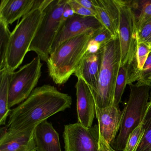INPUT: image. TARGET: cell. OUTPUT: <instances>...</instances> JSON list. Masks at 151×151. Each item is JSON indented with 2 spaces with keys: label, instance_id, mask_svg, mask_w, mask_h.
<instances>
[{
  "label": "cell",
  "instance_id": "obj_1",
  "mask_svg": "<svg viewBox=\"0 0 151 151\" xmlns=\"http://www.w3.org/2000/svg\"><path fill=\"white\" fill-rule=\"evenodd\" d=\"M71 97L51 85L35 88L23 102L11 109L6 129L14 131L35 128L43 121L69 108Z\"/></svg>",
  "mask_w": 151,
  "mask_h": 151
},
{
  "label": "cell",
  "instance_id": "obj_2",
  "mask_svg": "<svg viewBox=\"0 0 151 151\" xmlns=\"http://www.w3.org/2000/svg\"><path fill=\"white\" fill-rule=\"evenodd\" d=\"M93 34H83L68 40L50 54L46 63L48 74L55 83L63 84L74 74Z\"/></svg>",
  "mask_w": 151,
  "mask_h": 151
},
{
  "label": "cell",
  "instance_id": "obj_3",
  "mask_svg": "<svg viewBox=\"0 0 151 151\" xmlns=\"http://www.w3.org/2000/svg\"><path fill=\"white\" fill-rule=\"evenodd\" d=\"M101 65L97 87L92 91L95 104L100 109L114 102L116 83L120 68L121 49L118 37L101 47Z\"/></svg>",
  "mask_w": 151,
  "mask_h": 151
},
{
  "label": "cell",
  "instance_id": "obj_4",
  "mask_svg": "<svg viewBox=\"0 0 151 151\" xmlns=\"http://www.w3.org/2000/svg\"><path fill=\"white\" fill-rule=\"evenodd\" d=\"M130 88L129 99L122 111V124L112 147L116 151H123L132 131L144 120L149 106L151 86L137 81L128 85Z\"/></svg>",
  "mask_w": 151,
  "mask_h": 151
},
{
  "label": "cell",
  "instance_id": "obj_5",
  "mask_svg": "<svg viewBox=\"0 0 151 151\" xmlns=\"http://www.w3.org/2000/svg\"><path fill=\"white\" fill-rule=\"evenodd\" d=\"M44 13L36 8L23 17L11 33L5 68L14 72L23 61L42 21Z\"/></svg>",
  "mask_w": 151,
  "mask_h": 151
},
{
  "label": "cell",
  "instance_id": "obj_6",
  "mask_svg": "<svg viewBox=\"0 0 151 151\" xmlns=\"http://www.w3.org/2000/svg\"><path fill=\"white\" fill-rule=\"evenodd\" d=\"M68 0H51L43 10L44 16L29 52L37 53L41 60L47 62L53 44L64 22L63 13Z\"/></svg>",
  "mask_w": 151,
  "mask_h": 151
},
{
  "label": "cell",
  "instance_id": "obj_7",
  "mask_svg": "<svg viewBox=\"0 0 151 151\" xmlns=\"http://www.w3.org/2000/svg\"><path fill=\"white\" fill-rule=\"evenodd\" d=\"M42 63L39 56L12 73L9 83V108L23 102L36 88L41 75Z\"/></svg>",
  "mask_w": 151,
  "mask_h": 151
},
{
  "label": "cell",
  "instance_id": "obj_8",
  "mask_svg": "<svg viewBox=\"0 0 151 151\" xmlns=\"http://www.w3.org/2000/svg\"><path fill=\"white\" fill-rule=\"evenodd\" d=\"M119 10L118 38L121 49L120 68L131 67L135 60L137 28L136 17L129 1L116 0Z\"/></svg>",
  "mask_w": 151,
  "mask_h": 151
},
{
  "label": "cell",
  "instance_id": "obj_9",
  "mask_svg": "<svg viewBox=\"0 0 151 151\" xmlns=\"http://www.w3.org/2000/svg\"><path fill=\"white\" fill-rule=\"evenodd\" d=\"M65 151H103L99 143L98 125L86 128L77 122L64 126Z\"/></svg>",
  "mask_w": 151,
  "mask_h": 151
},
{
  "label": "cell",
  "instance_id": "obj_10",
  "mask_svg": "<svg viewBox=\"0 0 151 151\" xmlns=\"http://www.w3.org/2000/svg\"><path fill=\"white\" fill-rule=\"evenodd\" d=\"M95 116L98 121L99 143L103 151H108L119 132L122 120V111L114 102L107 107L100 109L95 104Z\"/></svg>",
  "mask_w": 151,
  "mask_h": 151
},
{
  "label": "cell",
  "instance_id": "obj_11",
  "mask_svg": "<svg viewBox=\"0 0 151 151\" xmlns=\"http://www.w3.org/2000/svg\"><path fill=\"white\" fill-rule=\"evenodd\" d=\"M103 27L96 17L75 14L64 21L62 24L53 44L50 54L64 41L83 34H93Z\"/></svg>",
  "mask_w": 151,
  "mask_h": 151
},
{
  "label": "cell",
  "instance_id": "obj_12",
  "mask_svg": "<svg viewBox=\"0 0 151 151\" xmlns=\"http://www.w3.org/2000/svg\"><path fill=\"white\" fill-rule=\"evenodd\" d=\"M75 87L78 122L85 128H91L95 116V101L92 91L80 78H78Z\"/></svg>",
  "mask_w": 151,
  "mask_h": 151
},
{
  "label": "cell",
  "instance_id": "obj_13",
  "mask_svg": "<svg viewBox=\"0 0 151 151\" xmlns=\"http://www.w3.org/2000/svg\"><path fill=\"white\" fill-rule=\"evenodd\" d=\"M35 128L19 131L3 128L0 138V151H32L35 149Z\"/></svg>",
  "mask_w": 151,
  "mask_h": 151
},
{
  "label": "cell",
  "instance_id": "obj_14",
  "mask_svg": "<svg viewBox=\"0 0 151 151\" xmlns=\"http://www.w3.org/2000/svg\"><path fill=\"white\" fill-rule=\"evenodd\" d=\"M41 0H1L0 20L7 25L25 16L31 11L40 6Z\"/></svg>",
  "mask_w": 151,
  "mask_h": 151
},
{
  "label": "cell",
  "instance_id": "obj_15",
  "mask_svg": "<svg viewBox=\"0 0 151 151\" xmlns=\"http://www.w3.org/2000/svg\"><path fill=\"white\" fill-rule=\"evenodd\" d=\"M96 18L114 38L118 37L119 10L116 0H93Z\"/></svg>",
  "mask_w": 151,
  "mask_h": 151
},
{
  "label": "cell",
  "instance_id": "obj_16",
  "mask_svg": "<svg viewBox=\"0 0 151 151\" xmlns=\"http://www.w3.org/2000/svg\"><path fill=\"white\" fill-rule=\"evenodd\" d=\"M34 141L36 151H62L59 133L47 120L35 127Z\"/></svg>",
  "mask_w": 151,
  "mask_h": 151
},
{
  "label": "cell",
  "instance_id": "obj_17",
  "mask_svg": "<svg viewBox=\"0 0 151 151\" xmlns=\"http://www.w3.org/2000/svg\"><path fill=\"white\" fill-rule=\"evenodd\" d=\"M101 65L100 52L94 54L86 53L74 75L83 79L92 91L96 89L99 81Z\"/></svg>",
  "mask_w": 151,
  "mask_h": 151
},
{
  "label": "cell",
  "instance_id": "obj_18",
  "mask_svg": "<svg viewBox=\"0 0 151 151\" xmlns=\"http://www.w3.org/2000/svg\"><path fill=\"white\" fill-rule=\"evenodd\" d=\"M6 68L0 70V125L6 124L11 109L9 108V83L12 73Z\"/></svg>",
  "mask_w": 151,
  "mask_h": 151
},
{
  "label": "cell",
  "instance_id": "obj_19",
  "mask_svg": "<svg viewBox=\"0 0 151 151\" xmlns=\"http://www.w3.org/2000/svg\"><path fill=\"white\" fill-rule=\"evenodd\" d=\"M129 2L135 14L138 31L147 22L151 19V0Z\"/></svg>",
  "mask_w": 151,
  "mask_h": 151
},
{
  "label": "cell",
  "instance_id": "obj_20",
  "mask_svg": "<svg viewBox=\"0 0 151 151\" xmlns=\"http://www.w3.org/2000/svg\"><path fill=\"white\" fill-rule=\"evenodd\" d=\"M138 32V31H137ZM136 49L135 54V64L133 65V68H131L132 71H141L151 52V48L150 45L140 41L138 37L137 32L136 39Z\"/></svg>",
  "mask_w": 151,
  "mask_h": 151
},
{
  "label": "cell",
  "instance_id": "obj_21",
  "mask_svg": "<svg viewBox=\"0 0 151 151\" xmlns=\"http://www.w3.org/2000/svg\"><path fill=\"white\" fill-rule=\"evenodd\" d=\"M131 68V67L125 65L120 68L116 83L114 98V103L117 106H119L122 101L124 92L126 85H128Z\"/></svg>",
  "mask_w": 151,
  "mask_h": 151
},
{
  "label": "cell",
  "instance_id": "obj_22",
  "mask_svg": "<svg viewBox=\"0 0 151 151\" xmlns=\"http://www.w3.org/2000/svg\"><path fill=\"white\" fill-rule=\"evenodd\" d=\"M11 33L9 25L0 20V70L6 66L7 53Z\"/></svg>",
  "mask_w": 151,
  "mask_h": 151
},
{
  "label": "cell",
  "instance_id": "obj_23",
  "mask_svg": "<svg viewBox=\"0 0 151 151\" xmlns=\"http://www.w3.org/2000/svg\"><path fill=\"white\" fill-rule=\"evenodd\" d=\"M136 81L151 85V55L148 56L142 70L135 71L131 70L128 85Z\"/></svg>",
  "mask_w": 151,
  "mask_h": 151
},
{
  "label": "cell",
  "instance_id": "obj_24",
  "mask_svg": "<svg viewBox=\"0 0 151 151\" xmlns=\"http://www.w3.org/2000/svg\"><path fill=\"white\" fill-rule=\"evenodd\" d=\"M144 120L130 134L123 151H137L145 133Z\"/></svg>",
  "mask_w": 151,
  "mask_h": 151
},
{
  "label": "cell",
  "instance_id": "obj_25",
  "mask_svg": "<svg viewBox=\"0 0 151 151\" xmlns=\"http://www.w3.org/2000/svg\"><path fill=\"white\" fill-rule=\"evenodd\" d=\"M145 133L137 151H151V111L147 109L144 120Z\"/></svg>",
  "mask_w": 151,
  "mask_h": 151
},
{
  "label": "cell",
  "instance_id": "obj_26",
  "mask_svg": "<svg viewBox=\"0 0 151 151\" xmlns=\"http://www.w3.org/2000/svg\"><path fill=\"white\" fill-rule=\"evenodd\" d=\"M114 38H114L111 33L103 27L93 33L91 39L99 43L101 47Z\"/></svg>",
  "mask_w": 151,
  "mask_h": 151
},
{
  "label": "cell",
  "instance_id": "obj_27",
  "mask_svg": "<svg viewBox=\"0 0 151 151\" xmlns=\"http://www.w3.org/2000/svg\"><path fill=\"white\" fill-rule=\"evenodd\" d=\"M67 3L74 11L75 14L84 17H96V12L86 8L76 1V0H68Z\"/></svg>",
  "mask_w": 151,
  "mask_h": 151
},
{
  "label": "cell",
  "instance_id": "obj_28",
  "mask_svg": "<svg viewBox=\"0 0 151 151\" xmlns=\"http://www.w3.org/2000/svg\"><path fill=\"white\" fill-rule=\"evenodd\" d=\"M140 41L150 45L151 43V19L147 22L137 32Z\"/></svg>",
  "mask_w": 151,
  "mask_h": 151
},
{
  "label": "cell",
  "instance_id": "obj_29",
  "mask_svg": "<svg viewBox=\"0 0 151 151\" xmlns=\"http://www.w3.org/2000/svg\"><path fill=\"white\" fill-rule=\"evenodd\" d=\"M101 48V46L99 43L91 39L86 47V53L89 54L98 53Z\"/></svg>",
  "mask_w": 151,
  "mask_h": 151
},
{
  "label": "cell",
  "instance_id": "obj_30",
  "mask_svg": "<svg viewBox=\"0 0 151 151\" xmlns=\"http://www.w3.org/2000/svg\"><path fill=\"white\" fill-rule=\"evenodd\" d=\"M78 3L80 5L84 7L87 9L92 10L93 12H95V7L94 6V3L93 2V0L92 1H89V0H76Z\"/></svg>",
  "mask_w": 151,
  "mask_h": 151
},
{
  "label": "cell",
  "instance_id": "obj_31",
  "mask_svg": "<svg viewBox=\"0 0 151 151\" xmlns=\"http://www.w3.org/2000/svg\"><path fill=\"white\" fill-rule=\"evenodd\" d=\"M75 15V14L72 9L70 6L67 3L63 13V19L64 21L72 17Z\"/></svg>",
  "mask_w": 151,
  "mask_h": 151
},
{
  "label": "cell",
  "instance_id": "obj_32",
  "mask_svg": "<svg viewBox=\"0 0 151 151\" xmlns=\"http://www.w3.org/2000/svg\"><path fill=\"white\" fill-rule=\"evenodd\" d=\"M151 95H150V101H149V106H148V110L151 111Z\"/></svg>",
  "mask_w": 151,
  "mask_h": 151
},
{
  "label": "cell",
  "instance_id": "obj_33",
  "mask_svg": "<svg viewBox=\"0 0 151 151\" xmlns=\"http://www.w3.org/2000/svg\"><path fill=\"white\" fill-rule=\"evenodd\" d=\"M108 151H116L111 146H108Z\"/></svg>",
  "mask_w": 151,
  "mask_h": 151
},
{
  "label": "cell",
  "instance_id": "obj_34",
  "mask_svg": "<svg viewBox=\"0 0 151 151\" xmlns=\"http://www.w3.org/2000/svg\"><path fill=\"white\" fill-rule=\"evenodd\" d=\"M32 151H36V150H35V149H34V150H32Z\"/></svg>",
  "mask_w": 151,
  "mask_h": 151
},
{
  "label": "cell",
  "instance_id": "obj_35",
  "mask_svg": "<svg viewBox=\"0 0 151 151\" xmlns=\"http://www.w3.org/2000/svg\"><path fill=\"white\" fill-rule=\"evenodd\" d=\"M150 47H151V44H150Z\"/></svg>",
  "mask_w": 151,
  "mask_h": 151
}]
</instances>
